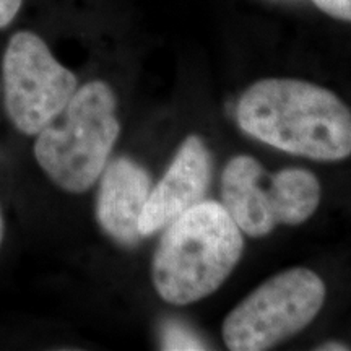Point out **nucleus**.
<instances>
[{"label":"nucleus","mask_w":351,"mask_h":351,"mask_svg":"<svg viewBox=\"0 0 351 351\" xmlns=\"http://www.w3.org/2000/svg\"><path fill=\"white\" fill-rule=\"evenodd\" d=\"M244 134L289 155L314 161L351 156V109L328 88L296 78H263L239 98Z\"/></svg>","instance_id":"f257e3e1"},{"label":"nucleus","mask_w":351,"mask_h":351,"mask_svg":"<svg viewBox=\"0 0 351 351\" xmlns=\"http://www.w3.org/2000/svg\"><path fill=\"white\" fill-rule=\"evenodd\" d=\"M23 0H0V29L5 28L19 15Z\"/></svg>","instance_id":"9b49d317"},{"label":"nucleus","mask_w":351,"mask_h":351,"mask_svg":"<svg viewBox=\"0 0 351 351\" xmlns=\"http://www.w3.org/2000/svg\"><path fill=\"white\" fill-rule=\"evenodd\" d=\"M165 350H204L194 332H189L181 324L169 322L163 332Z\"/></svg>","instance_id":"1a4fd4ad"},{"label":"nucleus","mask_w":351,"mask_h":351,"mask_svg":"<svg viewBox=\"0 0 351 351\" xmlns=\"http://www.w3.org/2000/svg\"><path fill=\"white\" fill-rule=\"evenodd\" d=\"M317 350L320 351H345L350 350V346L343 341H326V343L319 345Z\"/></svg>","instance_id":"f8f14e48"},{"label":"nucleus","mask_w":351,"mask_h":351,"mask_svg":"<svg viewBox=\"0 0 351 351\" xmlns=\"http://www.w3.org/2000/svg\"><path fill=\"white\" fill-rule=\"evenodd\" d=\"M2 80L7 114L23 135H38L78 88L73 72L33 32H19L10 38L3 52Z\"/></svg>","instance_id":"423d86ee"},{"label":"nucleus","mask_w":351,"mask_h":351,"mask_svg":"<svg viewBox=\"0 0 351 351\" xmlns=\"http://www.w3.org/2000/svg\"><path fill=\"white\" fill-rule=\"evenodd\" d=\"M119 134L112 88L106 82H88L36 135L34 158L57 187L83 194L98 182Z\"/></svg>","instance_id":"7ed1b4c3"},{"label":"nucleus","mask_w":351,"mask_h":351,"mask_svg":"<svg viewBox=\"0 0 351 351\" xmlns=\"http://www.w3.org/2000/svg\"><path fill=\"white\" fill-rule=\"evenodd\" d=\"M311 2L332 19L351 23V0H311Z\"/></svg>","instance_id":"9d476101"},{"label":"nucleus","mask_w":351,"mask_h":351,"mask_svg":"<svg viewBox=\"0 0 351 351\" xmlns=\"http://www.w3.org/2000/svg\"><path fill=\"white\" fill-rule=\"evenodd\" d=\"M243 251V231L225 207L202 200L163 230L152 263L153 287L169 304H192L226 282Z\"/></svg>","instance_id":"f03ea898"},{"label":"nucleus","mask_w":351,"mask_h":351,"mask_svg":"<svg viewBox=\"0 0 351 351\" xmlns=\"http://www.w3.org/2000/svg\"><path fill=\"white\" fill-rule=\"evenodd\" d=\"M96 219L114 243L134 247L143 239L140 217L150 195L152 176L127 156L109 161L98 179Z\"/></svg>","instance_id":"6e6552de"},{"label":"nucleus","mask_w":351,"mask_h":351,"mask_svg":"<svg viewBox=\"0 0 351 351\" xmlns=\"http://www.w3.org/2000/svg\"><path fill=\"white\" fill-rule=\"evenodd\" d=\"M326 295L322 278L304 267L271 276L226 315L225 345L232 351L274 348L317 317Z\"/></svg>","instance_id":"39448f33"},{"label":"nucleus","mask_w":351,"mask_h":351,"mask_svg":"<svg viewBox=\"0 0 351 351\" xmlns=\"http://www.w3.org/2000/svg\"><path fill=\"white\" fill-rule=\"evenodd\" d=\"M3 234H5V221H3L2 208H0V245L3 243Z\"/></svg>","instance_id":"ddd939ff"},{"label":"nucleus","mask_w":351,"mask_h":351,"mask_svg":"<svg viewBox=\"0 0 351 351\" xmlns=\"http://www.w3.org/2000/svg\"><path fill=\"white\" fill-rule=\"evenodd\" d=\"M221 200L244 234L263 238L276 226H298L313 217L320 204V184L307 169L269 173L256 158L238 155L223 171Z\"/></svg>","instance_id":"20e7f679"},{"label":"nucleus","mask_w":351,"mask_h":351,"mask_svg":"<svg viewBox=\"0 0 351 351\" xmlns=\"http://www.w3.org/2000/svg\"><path fill=\"white\" fill-rule=\"evenodd\" d=\"M212 181V155L199 135H189L181 143L163 178L152 187L140 232L143 238L163 231L171 221L205 199Z\"/></svg>","instance_id":"0eeeda50"}]
</instances>
